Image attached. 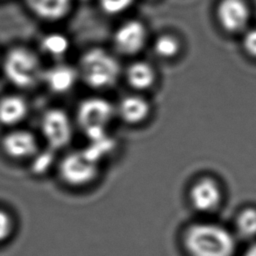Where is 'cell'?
Here are the masks:
<instances>
[{
    "label": "cell",
    "mask_w": 256,
    "mask_h": 256,
    "mask_svg": "<svg viewBox=\"0 0 256 256\" xmlns=\"http://www.w3.org/2000/svg\"><path fill=\"white\" fill-rule=\"evenodd\" d=\"M184 244L191 256H233L236 247L229 230L210 222L191 225L185 233Z\"/></svg>",
    "instance_id": "1"
},
{
    "label": "cell",
    "mask_w": 256,
    "mask_h": 256,
    "mask_svg": "<svg viewBox=\"0 0 256 256\" xmlns=\"http://www.w3.org/2000/svg\"><path fill=\"white\" fill-rule=\"evenodd\" d=\"M41 50L53 59L63 58L70 49L69 38L61 32L46 33L40 40Z\"/></svg>",
    "instance_id": "16"
},
{
    "label": "cell",
    "mask_w": 256,
    "mask_h": 256,
    "mask_svg": "<svg viewBox=\"0 0 256 256\" xmlns=\"http://www.w3.org/2000/svg\"><path fill=\"white\" fill-rule=\"evenodd\" d=\"M236 228L244 237L256 236V208L247 207L241 210L236 218Z\"/></svg>",
    "instance_id": "17"
},
{
    "label": "cell",
    "mask_w": 256,
    "mask_h": 256,
    "mask_svg": "<svg viewBox=\"0 0 256 256\" xmlns=\"http://www.w3.org/2000/svg\"><path fill=\"white\" fill-rule=\"evenodd\" d=\"M78 76V70L74 67L68 64L58 63L43 71L42 79L52 92L65 93L73 88Z\"/></svg>",
    "instance_id": "11"
},
{
    "label": "cell",
    "mask_w": 256,
    "mask_h": 256,
    "mask_svg": "<svg viewBox=\"0 0 256 256\" xmlns=\"http://www.w3.org/2000/svg\"><path fill=\"white\" fill-rule=\"evenodd\" d=\"M115 110L104 98L91 97L83 100L77 110L79 126L89 139L107 134V128L113 119Z\"/></svg>",
    "instance_id": "4"
},
{
    "label": "cell",
    "mask_w": 256,
    "mask_h": 256,
    "mask_svg": "<svg viewBox=\"0 0 256 256\" xmlns=\"http://www.w3.org/2000/svg\"><path fill=\"white\" fill-rule=\"evenodd\" d=\"M99 172V161L85 149L67 154L59 165L61 179L73 187H82L95 180Z\"/></svg>",
    "instance_id": "5"
},
{
    "label": "cell",
    "mask_w": 256,
    "mask_h": 256,
    "mask_svg": "<svg viewBox=\"0 0 256 256\" xmlns=\"http://www.w3.org/2000/svg\"><path fill=\"white\" fill-rule=\"evenodd\" d=\"M36 163L34 164V171L41 172L42 170H46L51 162V155L46 154H36Z\"/></svg>",
    "instance_id": "22"
},
{
    "label": "cell",
    "mask_w": 256,
    "mask_h": 256,
    "mask_svg": "<svg viewBox=\"0 0 256 256\" xmlns=\"http://www.w3.org/2000/svg\"><path fill=\"white\" fill-rule=\"evenodd\" d=\"M134 0H98V4L102 12L110 16L124 13L132 6Z\"/></svg>",
    "instance_id": "19"
},
{
    "label": "cell",
    "mask_w": 256,
    "mask_h": 256,
    "mask_svg": "<svg viewBox=\"0 0 256 256\" xmlns=\"http://www.w3.org/2000/svg\"><path fill=\"white\" fill-rule=\"evenodd\" d=\"M128 84L136 90L149 89L155 81V72L150 64L143 61L132 63L126 72Z\"/></svg>",
    "instance_id": "15"
},
{
    "label": "cell",
    "mask_w": 256,
    "mask_h": 256,
    "mask_svg": "<svg viewBox=\"0 0 256 256\" xmlns=\"http://www.w3.org/2000/svg\"><path fill=\"white\" fill-rule=\"evenodd\" d=\"M4 153L13 159L34 157L38 151L36 137L27 130H13L2 139Z\"/></svg>",
    "instance_id": "9"
},
{
    "label": "cell",
    "mask_w": 256,
    "mask_h": 256,
    "mask_svg": "<svg viewBox=\"0 0 256 256\" xmlns=\"http://www.w3.org/2000/svg\"><path fill=\"white\" fill-rule=\"evenodd\" d=\"M179 42L171 35H162L154 43L155 53L162 58H172L179 52Z\"/></svg>",
    "instance_id": "18"
},
{
    "label": "cell",
    "mask_w": 256,
    "mask_h": 256,
    "mask_svg": "<svg viewBox=\"0 0 256 256\" xmlns=\"http://www.w3.org/2000/svg\"><path fill=\"white\" fill-rule=\"evenodd\" d=\"M77 70L89 87L101 90L115 85L121 71L118 60L107 50L99 47L83 53Z\"/></svg>",
    "instance_id": "2"
},
{
    "label": "cell",
    "mask_w": 256,
    "mask_h": 256,
    "mask_svg": "<svg viewBox=\"0 0 256 256\" xmlns=\"http://www.w3.org/2000/svg\"><path fill=\"white\" fill-rule=\"evenodd\" d=\"M6 78L19 88H29L42 79L43 69L38 56L25 47L11 49L3 64Z\"/></svg>",
    "instance_id": "3"
},
{
    "label": "cell",
    "mask_w": 256,
    "mask_h": 256,
    "mask_svg": "<svg viewBox=\"0 0 256 256\" xmlns=\"http://www.w3.org/2000/svg\"><path fill=\"white\" fill-rule=\"evenodd\" d=\"M243 46L248 54L256 57V29H251L243 37Z\"/></svg>",
    "instance_id": "21"
},
{
    "label": "cell",
    "mask_w": 256,
    "mask_h": 256,
    "mask_svg": "<svg viewBox=\"0 0 256 256\" xmlns=\"http://www.w3.org/2000/svg\"><path fill=\"white\" fill-rule=\"evenodd\" d=\"M146 39L145 26L138 20H128L115 30L113 44L118 52L125 55H134L144 47Z\"/></svg>",
    "instance_id": "7"
},
{
    "label": "cell",
    "mask_w": 256,
    "mask_h": 256,
    "mask_svg": "<svg viewBox=\"0 0 256 256\" xmlns=\"http://www.w3.org/2000/svg\"><path fill=\"white\" fill-rule=\"evenodd\" d=\"M117 112L124 122L135 125L143 122L148 117L150 106L145 98L138 95H130L120 101Z\"/></svg>",
    "instance_id": "13"
},
{
    "label": "cell",
    "mask_w": 256,
    "mask_h": 256,
    "mask_svg": "<svg viewBox=\"0 0 256 256\" xmlns=\"http://www.w3.org/2000/svg\"><path fill=\"white\" fill-rule=\"evenodd\" d=\"M27 8L45 21H59L70 12L73 0H23Z\"/></svg>",
    "instance_id": "12"
},
{
    "label": "cell",
    "mask_w": 256,
    "mask_h": 256,
    "mask_svg": "<svg viewBox=\"0 0 256 256\" xmlns=\"http://www.w3.org/2000/svg\"><path fill=\"white\" fill-rule=\"evenodd\" d=\"M41 131L49 147L53 150L68 145L73 134L69 116L58 108L50 109L44 113L41 119Z\"/></svg>",
    "instance_id": "6"
},
{
    "label": "cell",
    "mask_w": 256,
    "mask_h": 256,
    "mask_svg": "<svg viewBox=\"0 0 256 256\" xmlns=\"http://www.w3.org/2000/svg\"><path fill=\"white\" fill-rule=\"evenodd\" d=\"M192 206L200 212H211L217 209L222 200V191L218 182L210 177L197 180L189 193Z\"/></svg>",
    "instance_id": "8"
},
{
    "label": "cell",
    "mask_w": 256,
    "mask_h": 256,
    "mask_svg": "<svg viewBox=\"0 0 256 256\" xmlns=\"http://www.w3.org/2000/svg\"><path fill=\"white\" fill-rule=\"evenodd\" d=\"M218 19L224 29L237 32L249 21V8L243 0H222L217 8Z\"/></svg>",
    "instance_id": "10"
},
{
    "label": "cell",
    "mask_w": 256,
    "mask_h": 256,
    "mask_svg": "<svg viewBox=\"0 0 256 256\" xmlns=\"http://www.w3.org/2000/svg\"><path fill=\"white\" fill-rule=\"evenodd\" d=\"M244 256H256V242L253 243L251 246H249Z\"/></svg>",
    "instance_id": "23"
},
{
    "label": "cell",
    "mask_w": 256,
    "mask_h": 256,
    "mask_svg": "<svg viewBox=\"0 0 256 256\" xmlns=\"http://www.w3.org/2000/svg\"><path fill=\"white\" fill-rule=\"evenodd\" d=\"M13 231V221L9 213L0 209V244L5 242Z\"/></svg>",
    "instance_id": "20"
},
{
    "label": "cell",
    "mask_w": 256,
    "mask_h": 256,
    "mask_svg": "<svg viewBox=\"0 0 256 256\" xmlns=\"http://www.w3.org/2000/svg\"><path fill=\"white\" fill-rule=\"evenodd\" d=\"M28 113L27 102L18 95H8L0 99V123L13 126L21 122Z\"/></svg>",
    "instance_id": "14"
}]
</instances>
